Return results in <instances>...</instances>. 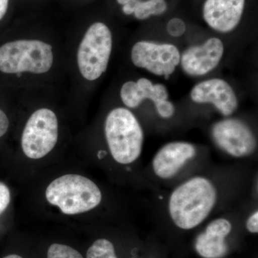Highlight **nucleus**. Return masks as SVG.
I'll return each instance as SVG.
<instances>
[{"label": "nucleus", "instance_id": "f257e3e1", "mask_svg": "<svg viewBox=\"0 0 258 258\" xmlns=\"http://www.w3.org/2000/svg\"><path fill=\"white\" fill-rule=\"evenodd\" d=\"M217 191L210 180L195 176L178 186L168 204L171 220L176 227L188 230L203 223L216 205Z\"/></svg>", "mask_w": 258, "mask_h": 258}, {"label": "nucleus", "instance_id": "f03ea898", "mask_svg": "<svg viewBox=\"0 0 258 258\" xmlns=\"http://www.w3.org/2000/svg\"><path fill=\"white\" fill-rule=\"evenodd\" d=\"M104 133L112 157L118 164L128 165L140 157L144 131L138 118L128 108L117 107L108 113Z\"/></svg>", "mask_w": 258, "mask_h": 258}, {"label": "nucleus", "instance_id": "7ed1b4c3", "mask_svg": "<svg viewBox=\"0 0 258 258\" xmlns=\"http://www.w3.org/2000/svg\"><path fill=\"white\" fill-rule=\"evenodd\" d=\"M50 205L64 215L91 211L101 203V189L92 180L79 174H64L52 181L45 191Z\"/></svg>", "mask_w": 258, "mask_h": 258}, {"label": "nucleus", "instance_id": "20e7f679", "mask_svg": "<svg viewBox=\"0 0 258 258\" xmlns=\"http://www.w3.org/2000/svg\"><path fill=\"white\" fill-rule=\"evenodd\" d=\"M54 64V52L48 42L22 39L0 47V71L7 74H44Z\"/></svg>", "mask_w": 258, "mask_h": 258}, {"label": "nucleus", "instance_id": "39448f33", "mask_svg": "<svg viewBox=\"0 0 258 258\" xmlns=\"http://www.w3.org/2000/svg\"><path fill=\"white\" fill-rule=\"evenodd\" d=\"M113 50V35L103 22L91 24L80 42L77 50L78 69L88 81L99 79L108 69Z\"/></svg>", "mask_w": 258, "mask_h": 258}, {"label": "nucleus", "instance_id": "423d86ee", "mask_svg": "<svg viewBox=\"0 0 258 258\" xmlns=\"http://www.w3.org/2000/svg\"><path fill=\"white\" fill-rule=\"evenodd\" d=\"M58 119L50 108H41L28 118L22 134L23 152L31 159H40L52 152L58 140Z\"/></svg>", "mask_w": 258, "mask_h": 258}, {"label": "nucleus", "instance_id": "0eeeda50", "mask_svg": "<svg viewBox=\"0 0 258 258\" xmlns=\"http://www.w3.org/2000/svg\"><path fill=\"white\" fill-rule=\"evenodd\" d=\"M180 57L179 49L169 42L140 40L134 44L131 50V60L135 67L166 80L179 67Z\"/></svg>", "mask_w": 258, "mask_h": 258}, {"label": "nucleus", "instance_id": "6e6552de", "mask_svg": "<svg viewBox=\"0 0 258 258\" xmlns=\"http://www.w3.org/2000/svg\"><path fill=\"white\" fill-rule=\"evenodd\" d=\"M212 136L217 147L235 158L250 156L257 147L252 129L238 118H227L217 121L212 126Z\"/></svg>", "mask_w": 258, "mask_h": 258}, {"label": "nucleus", "instance_id": "1a4fd4ad", "mask_svg": "<svg viewBox=\"0 0 258 258\" xmlns=\"http://www.w3.org/2000/svg\"><path fill=\"white\" fill-rule=\"evenodd\" d=\"M225 54V45L220 37H212L199 45H191L181 52L180 64L184 74L203 77L218 67Z\"/></svg>", "mask_w": 258, "mask_h": 258}, {"label": "nucleus", "instance_id": "9d476101", "mask_svg": "<svg viewBox=\"0 0 258 258\" xmlns=\"http://www.w3.org/2000/svg\"><path fill=\"white\" fill-rule=\"evenodd\" d=\"M190 98L200 104H212L226 117L233 114L239 106L235 90L227 81L219 78L197 83L190 91Z\"/></svg>", "mask_w": 258, "mask_h": 258}, {"label": "nucleus", "instance_id": "9b49d317", "mask_svg": "<svg viewBox=\"0 0 258 258\" xmlns=\"http://www.w3.org/2000/svg\"><path fill=\"white\" fill-rule=\"evenodd\" d=\"M246 0H205L202 15L214 31L227 34L240 25L245 10Z\"/></svg>", "mask_w": 258, "mask_h": 258}, {"label": "nucleus", "instance_id": "f8f14e48", "mask_svg": "<svg viewBox=\"0 0 258 258\" xmlns=\"http://www.w3.org/2000/svg\"><path fill=\"white\" fill-rule=\"evenodd\" d=\"M195 155L196 149L193 144L185 142H169L161 147L154 156L153 170L161 179H170Z\"/></svg>", "mask_w": 258, "mask_h": 258}, {"label": "nucleus", "instance_id": "ddd939ff", "mask_svg": "<svg viewBox=\"0 0 258 258\" xmlns=\"http://www.w3.org/2000/svg\"><path fill=\"white\" fill-rule=\"evenodd\" d=\"M122 103L128 109H135L146 100L154 103V106L169 98V91L162 83H153L147 78H140L137 81H128L120 89Z\"/></svg>", "mask_w": 258, "mask_h": 258}, {"label": "nucleus", "instance_id": "4468645a", "mask_svg": "<svg viewBox=\"0 0 258 258\" xmlns=\"http://www.w3.org/2000/svg\"><path fill=\"white\" fill-rule=\"evenodd\" d=\"M232 230L230 222L225 218L213 220L207 226L205 232L200 234L195 247L200 255L205 258H219L227 251L225 238Z\"/></svg>", "mask_w": 258, "mask_h": 258}, {"label": "nucleus", "instance_id": "2eb2a0df", "mask_svg": "<svg viewBox=\"0 0 258 258\" xmlns=\"http://www.w3.org/2000/svg\"><path fill=\"white\" fill-rule=\"evenodd\" d=\"M169 8L166 0H134L121 7L123 14L143 20L165 14Z\"/></svg>", "mask_w": 258, "mask_h": 258}, {"label": "nucleus", "instance_id": "dca6fc26", "mask_svg": "<svg viewBox=\"0 0 258 258\" xmlns=\"http://www.w3.org/2000/svg\"><path fill=\"white\" fill-rule=\"evenodd\" d=\"M87 258H118L115 254L114 246L111 241L99 239L93 242L88 248Z\"/></svg>", "mask_w": 258, "mask_h": 258}, {"label": "nucleus", "instance_id": "f3484780", "mask_svg": "<svg viewBox=\"0 0 258 258\" xmlns=\"http://www.w3.org/2000/svg\"><path fill=\"white\" fill-rule=\"evenodd\" d=\"M47 258H83L82 254L69 245L52 244L47 250Z\"/></svg>", "mask_w": 258, "mask_h": 258}, {"label": "nucleus", "instance_id": "a211bd4d", "mask_svg": "<svg viewBox=\"0 0 258 258\" xmlns=\"http://www.w3.org/2000/svg\"><path fill=\"white\" fill-rule=\"evenodd\" d=\"M166 30L171 37H180L184 35L186 31V25L184 20L179 18H173L166 24Z\"/></svg>", "mask_w": 258, "mask_h": 258}, {"label": "nucleus", "instance_id": "6ab92c4d", "mask_svg": "<svg viewBox=\"0 0 258 258\" xmlns=\"http://www.w3.org/2000/svg\"><path fill=\"white\" fill-rule=\"evenodd\" d=\"M154 107H155L158 115L162 118H165V119L171 118V117L174 116V113H175V106L169 99L160 102V103L155 105Z\"/></svg>", "mask_w": 258, "mask_h": 258}, {"label": "nucleus", "instance_id": "aec40b11", "mask_svg": "<svg viewBox=\"0 0 258 258\" xmlns=\"http://www.w3.org/2000/svg\"><path fill=\"white\" fill-rule=\"evenodd\" d=\"M11 195L9 188L6 184L0 181V215L7 210L9 206Z\"/></svg>", "mask_w": 258, "mask_h": 258}, {"label": "nucleus", "instance_id": "412c9836", "mask_svg": "<svg viewBox=\"0 0 258 258\" xmlns=\"http://www.w3.org/2000/svg\"><path fill=\"white\" fill-rule=\"evenodd\" d=\"M247 230L251 233H257L258 232V212L255 211L247 219L246 223Z\"/></svg>", "mask_w": 258, "mask_h": 258}, {"label": "nucleus", "instance_id": "4be33fe9", "mask_svg": "<svg viewBox=\"0 0 258 258\" xmlns=\"http://www.w3.org/2000/svg\"><path fill=\"white\" fill-rule=\"evenodd\" d=\"M9 128V119L6 113L0 109V138L3 137L8 132Z\"/></svg>", "mask_w": 258, "mask_h": 258}, {"label": "nucleus", "instance_id": "5701e85b", "mask_svg": "<svg viewBox=\"0 0 258 258\" xmlns=\"http://www.w3.org/2000/svg\"><path fill=\"white\" fill-rule=\"evenodd\" d=\"M10 0H0V20L4 18L8 12Z\"/></svg>", "mask_w": 258, "mask_h": 258}, {"label": "nucleus", "instance_id": "b1692460", "mask_svg": "<svg viewBox=\"0 0 258 258\" xmlns=\"http://www.w3.org/2000/svg\"><path fill=\"white\" fill-rule=\"evenodd\" d=\"M132 1H134V0H116L117 3L121 7L132 3Z\"/></svg>", "mask_w": 258, "mask_h": 258}, {"label": "nucleus", "instance_id": "393cba45", "mask_svg": "<svg viewBox=\"0 0 258 258\" xmlns=\"http://www.w3.org/2000/svg\"><path fill=\"white\" fill-rule=\"evenodd\" d=\"M3 258H23L21 256L18 255V254H9V255L5 256V257Z\"/></svg>", "mask_w": 258, "mask_h": 258}]
</instances>
